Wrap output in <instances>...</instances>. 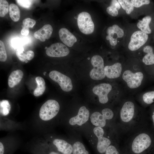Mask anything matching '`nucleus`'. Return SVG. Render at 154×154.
Here are the masks:
<instances>
[{
    "label": "nucleus",
    "instance_id": "f257e3e1",
    "mask_svg": "<svg viewBox=\"0 0 154 154\" xmlns=\"http://www.w3.org/2000/svg\"><path fill=\"white\" fill-rule=\"evenodd\" d=\"M60 110V106L57 101L48 100L41 106L38 113L26 122L27 130L35 136L49 133L52 122Z\"/></svg>",
    "mask_w": 154,
    "mask_h": 154
},
{
    "label": "nucleus",
    "instance_id": "f03ea898",
    "mask_svg": "<svg viewBox=\"0 0 154 154\" xmlns=\"http://www.w3.org/2000/svg\"><path fill=\"white\" fill-rule=\"evenodd\" d=\"M22 148L31 154H60L46 142L42 136H35L25 143Z\"/></svg>",
    "mask_w": 154,
    "mask_h": 154
},
{
    "label": "nucleus",
    "instance_id": "7ed1b4c3",
    "mask_svg": "<svg viewBox=\"0 0 154 154\" xmlns=\"http://www.w3.org/2000/svg\"><path fill=\"white\" fill-rule=\"evenodd\" d=\"M23 145L19 135L15 132H9L0 139V154H14Z\"/></svg>",
    "mask_w": 154,
    "mask_h": 154
},
{
    "label": "nucleus",
    "instance_id": "20e7f679",
    "mask_svg": "<svg viewBox=\"0 0 154 154\" xmlns=\"http://www.w3.org/2000/svg\"><path fill=\"white\" fill-rule=\"evenodd\" d=\"M48 144L60 154H72V145L65 140L48 133L42 136Z\"/></svg>",
    "mask_w": 154,
    "mask_h": 154
},
{
    "label": "nucleus",
    "instance_id": "39448f33",
    "mask_svg": "<svg viewBox=\"0 0 154 154\" xmlns=\"http://www.w3.org/2000/svg\"><path fill=\"white\" fill-rule=\"evenodd\" d=\"M0 129L9 132L17 130H27L26 121L18 122L13 118L0 117Z\"/></svg>",
    "mask_w": 154,
    "mask_h": 154
},
{
    "label": "nucleus",
    "instance_id": "423d86ee",
    "mask_svg": "<svg viewBox=\"0 0 154 154\" xmlns=\"http://www.w3.org/2000/svg\"><path fill=\"white\" fill-rule=\"evenodd\" d=\"M91 62L93 68L90 73V78L96 80L104 79L106 76L102 58L99 55H94L92 58Z\"/></svg>",
    "mask_w": 154,
    "mask_h": 154
},
{
    "label": "nucleus",
    "instance_id": "0eeeda50",
    "mask_svg": "<svg viewBox=\"0 0 154 154\" xmlns=\"http://www.w3.org/2000/svg\"><path fill=\"white\" fill-rule=\"evenodd\" d=\"M77 23L79 30L84 34L89 35L93 32L94 24L88 13L82 12L80 13L78 17Z\"/></svg>",
    "mask_w": 154,
    "mask_h": 154
},
{
    "label": "nucleus",
    "instance_id": "6e6552de",
    "mask_svg": "<svg viewBox=\"0 0 154 154\" xmlns=\"http://www.w3.org/2000/svg\"><path fill=\"white\" fill-rule=\"evenodd\" d=\"M151 140L147 134L142 133L137 135L132 143V151L136 154H139L148 148L151 145Z\"/></svg>",
    "mask_w": 154,
    "mask_h": 154
},
{
    "label": "nucleus",
    "instance_id": "1a4fd4ad",
    "mask_svg": "<svg viewBox=\"0 0 154 154\" xmlns=\"http://www.w3.org/2000/svg\"><path fill=\"white\" fill-rule=\"evenodd\" d=\"M102 114L98 112L92 113L90 117L92 124L96 127H102L105 126L106 120L112 119L114 116V113L110 109H104L102 110Z\"/></svg>",
    "mask_w": 154,
    "mask_h": 154
},
{
    "label": "nucleus",
    "instance_id": "9d476101",
    "mask_svg": "<svg viewBox=\"0 0 154 154\" xmlns=\"http://www.w3.org/2000/svg\"><path fill=\"white\" fill-rule=\"evenodd\" d=\"M49 76L52 80L59 84L64 91L68 92L72 89L73 86L72 81L68 76L55 70L51 71Z\"/></svg>",
    "mask_w": 154,
    "mask_h": 154
},
{
    "label": "nucleus",
    "instance_id": "9b49d317",
    "mask_svg": "<svg viewBox=\"0 0 154 154\" xmlns=\"http://www.w3.org/2000/svg\"><path fill=\"white\" fill-rule=\"evenodd\" d=\"M122 77L129 87L135 88L141 85L143 75L141 72L133 73L130 70H127L123 72Z\"/></svg>",
    "mask_w": 154,
    "mask_h": 154
},
{
    "label": "nucleus",
    "instance_id": "f8f14e48",
    "mask_svg": "<svg viewBox=\"0 0 154 154\" xmlns=\"http://www.w3.org/2000/svg\"><path fill=\"white\" fill-rule=\"evenodd\" d=\"M148 38L147 34L141 31H137L132 35L128 48L131 51L138 50L147 41Z\"/></svg>",
    "mask_w": 154,
    "mask_h": 154
},
{
    "label": "nucleus",
    "instance_id": "ddd939ff",
    "mask_svg": "<svg viewBox=\"0 0 154 154\" xmlns=\"http://www.w3.org/2000/svg\"><path fill=\"white\" fill-rule=\"evenodd\" d=\"M93 132L98 139L96 149L100 154H105L107 148L111 143L110 140L103 136L104 131L100 127H96L93 129Z\"/></svg>",
    "mask_w": 154,
    "mask_h": 154
},
{
    "label": "nucleus",
    "instance_id": "4468645a",
    "mask_svg": "<svg viewBox=\"0 0 154 154\" xmlns=\"http://www.w3.org/2000/svg\"><path fill=\"white\" fill-rule=\"evenodd\" d=\"M70 52L69 49L65 45L57 42L51 45L46 49V53L51 57H62L67 55Z\"/></svg>",
    "mask_w": 154,
    "mask_h": 154
},
{
    "label": "nucleus",
    "instance_id": "2eb2a0df",
    "mask_svg": "<svg viewBox=\"0 0 154 154\" xmlns=\"http://www.w3.org/2000/svg\"><path fill=\"white\" fill-rule=\"evenodd\" d=\"M112 89V86L110 84L102 83L95 86L92 91L94 94L98 96L99 102L105 104L108 101V94Z\"/></svg>",
    "mask_w": 154,
    "mask_h": 154
},
{
    "label": "nucleus",
    "instance_id": "dca6fc26",
    "mask_svg": "<svg viewBox=\"0 0 154 154\" xmlns=\"http://www.w3.org/2000/svg\"><path fill=\"white\" fill-rule=\"evenodd\" d=\"M107 36L106 37L109 40L110 44L112 46L116 45L117 43V38L122 37L124 35L123 30L117 25H114L108 27L107 30Z\"/></svg>",
    "mask_w": 154,
    "mask_h": 154
},
{
    "label": "nucleus",
    "instance_id": "f3484780",
    "mask_svg": "<svg viewBox=\"0 0 154 154\" xmlns=\"http://www.w3.org/2000/svg\"><path fill=\"white\" fill-rule=\"evenodd\" d=\"M89 114L88 110L85 106H82L79 109L77 115L69 119V123L72 125L77 124L81 126L88 120Z\"/></svg>",
    "mask_w": 154,
    "mask_h": 154
},
{
    "label": "nucleus",
    "instance_id": "a211bd4d",
    "mask_svg": "<svg viewBox=\"0 0 154 154\" xmlns=\"http://www.w3.org/2000/svg\"><path fill=\"white\" fill-rule=\"evenodd\" d=\"M134 113V105L131 102H125L120 112V117L122 120L125 122L130 121L133 118Z\"/></svg>",
    "mask_w": 154,
    "mask_h": 154
},
{
    "label": "nucleus",
    "instance_id": "6ab92c4d",
    "mask_svg": "<svg viewBox=\"0 0 154 154\" xmlns=\"http://www.w3.org/2000/svg\"><path fill=\"white\" fill-rule=\"evenodd\" d=\"M58 34L61 41L68 47L72 46L77 41L75 37L65 28L60 29L59 31Z\"/></svg>",
    "mask_w": 154,
    "mask_h": 154
},
{
    "label": "nucleus",
    "instance_id": "aec40b11",
    "mask_svg": "<svg viewBox=\"0 0 154 154\" xmlns=\"http://www.w3.org/2000/svg\"><path fill=\"white\" fill-rule=\"evenodd\" d=\"M122 67L121 64L116 62L111 66H106L104 67L106 76L110 79L116 78L120 75Z\"/></svg>",
    "mask_w": 154,
    "mask_h": 154
},
{
    "label": "nucleus",
    "instance_id": "412c9836",
    "mask_svg": "<svg viewBox=\"0 0 154 154\" xmlns=\"http://www.w3.org/2000/svg\"><path fill=\"white\" fill-rule=\"evenodd\" d=\"M53 31L52 26L50 24H46L42 27L35 31L34 34L35 37L42 42L49 39L51 37Z\"/></svg>",
    "mask_w": 154,
    "mask_h": 154
},
{
    "label": "nucleus",
    "instance_id": "4be33fe9",
    "mask_svg": "<svg viewBox=\"0 0 154 154\" xmlns=\"http://www.w3.org/2000/svg\"><path fill=\"white\" fill-rule=\"evenodd\" d=\"M23 76V72L20 70L13 71L8 78V84L9 87L12 88L18 84L22 80Z\"/></svg>",
    "mask_w": 154,
    "mask_h": 154
},
{
    "label": "nucleus",
    "instance_id": "5701e85b",
    "mask_svg": "<svg viewBox=\"0 0 154 154\" xmlns=\"http://www.w3.org/2000/svg\"><path fill=\"white\" fill-rule=\"evenodd\" d=\"M143 51L147 54L143 58V62L146 65L154 64V54L152 47L149 45L146 46L144 47Z\"/></svg>",
    "mask_w": 154,
    "mask_h": 154
},
{
    "label": "nucleus",
    "instance_id": "b1692460",
    "mask_svg": "<svg viewBox=\"0 0 154 154\" xmlns=\"http://www.w3.org/2000/svg\"><path fill=\"white\" fill-rule=\"evenodd\" d=\"M151 21V17L147 16L143 18L142 20L139 21L137 23V27L141 31L147 34L151 33V30L149 27V24Z\"/></svg>",
    "mask_w": 154,
    "mask_h": 154
},
{
    "label": "nucleus",
    "instance_id": "393cba45",
    "mask_svg": "<svg viewBox=\"0 0 154 154\" xmlns=\"http://www.w3.org/2000/svg\"><path fill=\"white\" fill-rule=\"evenodd\" d=\"M35 80L37 86L34 91L33 94L35 96L38 97L44 93L46 89L45 83L44 79L40 76L37 77Z\"/></svg>",
    "mask_w": 154,
    "mask_h": 154
},
{
    "label": "nucleus",
    "instance_id": "a878e982",
    "mask_svg": "<svg viewBox=\"0 0 154 154\" xmlns=\"http://www.w3.org/2000/svg\"><path fill=\"white\" fill-rule=\"evenodd\" d=\"M9 14L11 19L14 22H17L20 17V11L18 7L15 4L11 3L9 5Z\"/></svg>",
    "mask_w": 154,
    "mask_h": 154
},
{
    "label": "nucleus",
    "instance_id": "bb28decb",
    "mask_svg": "<svg viewBox=\"0 0 154 154\" xmlns=\"http://www.w3.org/2000/svg\"><path fill=\"white\" fill-rule=\"evenodd\" d=\"M121 8V5L118 1L112 0L110 5L106 9L107 13L113 17H116L118 14V10Z\"/></svg>",
    "mask_w": 154,
    "mask_h": 154
},
{
    "label": "nucleus",
    "instance_id": "cd10ccee",
    "mask_svg": "<svg viewBox=\"0 0 154 154\" xmlns=\"http://www.w3.org/2000/svg\"><path fill=\"white\" fill-rule=\"evenodd\" d=\"M11 108V105L8 101L3 100L0 101V117H7L10 113Z\"/></svg>",
    "mask_w": 154,
    "mask_h": 154
},
{
    "label": "nucleus",
    "instance_id": "c85d7f7f",
    "mask_svg": "<svg viewBox=\"0 0 154 154\" xmlns=\"http://www.w3.org/2000/svg\"><path fill=\"white\" fill-rule=\"evenodd\" d=\"M118 1L122 9L125 11L127 14H130L133 11L134 7L132 5L130 1L119 0Z\"/></svg>",
    "mask_w": 154,
    "mask_h": 154
},
{
    "label": "nucleus",
    "instance_id": "c756f323",
    "mask_svg": "<svg viewBox=\"0 0 154 154\" xmlns=\"http://www.w3.org/2000/svg\"><path fill=\"white\" fill-rule=\"evenodd\" d=\"M9 6L7 1L5 0H0V16L4 17L8 12Z\"/></svg>",
    "mask_w": 154,
    "mask_h": 154
},
{
    "label": "nucleus",
    "instance_id": "7c9ffc66",
    "mask_svg": "<svg viewBox=\"0 0 154 154\" xmlns=\"http://www.w3.org/2000/svg\"><path fill=\"white\" fill-rule=\"evenodd\" d=\"M24 48L23 47L20 46L17 48L16 51V54L18 59L23 62L27 60V53L23 52Z\"/></svg>",
    "mask_w": 154,
    "mask_h": 154
},
{
    "label": "nucleus",
    "instance_id": "2f4dec72",
    "mask_svg": "<svg viewBox=\"0 0 154 154\" xmlns=\"http://www.w3.org/2000/svg\"><path fill=\"white\" fill-rule=\"evenodd\" d=\"M144 101L148 104H150L153 102L154 99V91L147 92L143 96Z\"/></svg>",
    "mask_w": 154,
    "mask_h": 154
},
{
    "label": "nucleus",
    "instance_id": "473e14b6",
    "mask_svg": "<svg viewBox=\"0 0 154 154\" xmlns=\"http://www.w3.org/2000/svg\"><path fill=\"white\" fill-rule=\"evenodd\" d=\"M7 55L3 42L0 40V61L5 62L7 59Z\"/></svg>",
    "mask_w": 154,
    "mask_h": 154
},
{
    "label": "nucleus",
    "instance_id": "72a5a7b5",
    "mask_svg": "<svg viewBox=\"0 0 154 154\" xmlns=\"http://www.w3.org/2000/svg\"><path fill=\"white\" fill-rule=\"evenodd\" d=\"M131 3L134 7L138 8L144 5H147L150 3L149 0H132Z\"/></svg>",
    "mask_w": 154,
    "mask_h": 154
},
{
    "label": "nucleus",
    "instance_id": "f704fd0d",
    "mask_svg": "<svg viewBox=\"0 0 154 154\" xmlns=\"http://www.w3.org/2000/svg\"><path fill=\"white\" fill-rule=\"evenodd\" d=\"M35 21L30 18H27L23 20L22 22V26L29 28H32L36 24Z\"/></svg>",
    "mask_w": 154,
    "mask_h": 154
},
{
    "label": "nucleus",
    "instance_id": "c9c22d12",
    "mask_svg": "<svg viewBox=\"0 0 154 154\" xmlns=\"http://www.w3.org/2000/svg\"><path fill=\"white\" fill-rule=\"evenodd\" d=\"M15 1L20 6L25 8H29L31 6L32 1L29 0H17Z\"/></svg>",
    "mask_w": 154,
    "mask_h": 154
},
{
    "label": "nucleus",
    "instance_id": "e433bc0d",
    "mask_svg": "<svg viewBox=\"0 0 154 154\" xmlns=\"http://www.w3.org/2000/svg\"><path fill=\"white\" fill-rule=\"evenodd\" d=\"M104 154H119L116 148L112 145H110L106 149Z\"/></svg>",
    "mask_w": 154,
    "mask_h": 154
},
{
    "label": "nucleus",
    "instance_id": "4c0bfd02",
    "mask_svg": "<svg viewBox=\"0 0 154 154\" xmlns=\"http://www.w3.org/2000/svg\"><path fill=\"white\" fill-rule=\"evenodd\" d=\"M27 60H31L34 56V53L32 50H29L26 52Z\"/></svg>",
    "mask_w": 154,
    "mask_h": 154
},
{
    "label": "nucleus",
    "instance_id": "58836bf2",
    "mask_svg": "<svg viewBox=\"0 0 154 154\" xmlns=\"http://www.w3.org/2000/svg\"><path fill=\"white\" fill-rule=\"evenodd\" d=\"M22 27L23 28L21 31V34L23 35H28L29 33V28L23 26Z\"/></svg>",
    "mask_w": 154,
    "mask_h": 154
},
{
    "label": "nucleus",
    "instance_id": "ea45409f",
    "mask_svg": "<svg viewBox=\"0 0 154 154\" xmlns=\"http://www.w3.org/2000/svg\"><path fill=\"white\" fill-rule=\"evenodd\" d=\"M152 118L153 119V122L154 125V112L153 113V115L152 116Z\"/></svg>",
    "mask_w": 154,
    "mask_h": 154
},
{
    "label": "nucleus",
    "instance_id": "a19ab883",
    "mask_svg": "<svg viewBox=\"0 0 154 154\" xmlns=\"http://www.w3.org/2000/svg\"><path fill=\"white\" fill-rule=\"evenodd\" d=\"M28 62V61L27 60H26L25 61V62L26 63H27V62Z\"/></svg>",
    "mask_w": 154,
    "mask_h": 154
},
{
    "label": "nucleus",
    "instance_id": "79ce46f5",
    "mask_svg": "<svg viewBox=\"0 0 154 154\" xmlns=\"http://www.w3.org/2000/svg\"><path fill=\"white\" fill-rule=\"evenodd\" d=\"M47 48V47H46L45 48V49H46Z\"/></svg>",
    "mask_w": 154,
    "mask_h": 154
}]
</instances>
